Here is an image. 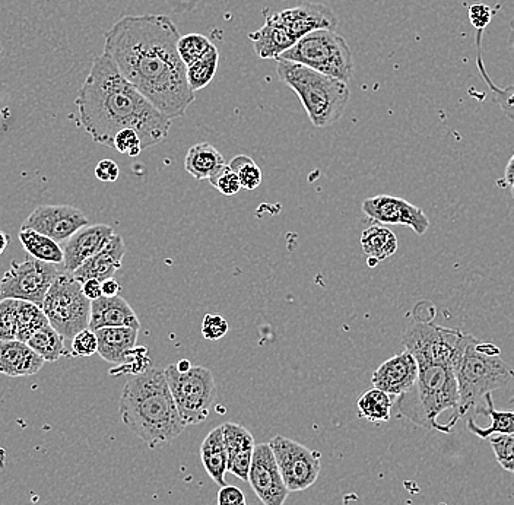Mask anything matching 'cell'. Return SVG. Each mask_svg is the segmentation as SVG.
<instances>
[{"label": "cell", "mask_w": 514, "mask_h": 505, "mask_svg": "<svg viewBox=\"0 0 514 505\" xmlns=\"http://www.w3.org/2000/svg\"><path fill=\"white\" fill-rule=\"evenodd\" d=\"M49 325L43 308L30 301L18 300L17 308V341L27 342L34 333Z\"/></svg>", "instance_id": "cell-33"}, {"label": "cell", "mask_w": 514, "mask_h": 505, "mask_svg": "<svg viewBox=\"0 0 514 505\" xmlns=\"http://www.w3.org/2000/svg\"><path fill=\"white\" fill-rule=\"evenodd\" d=\"M211 186H214L218 192L225 196L239 195L241 184L237 174L231 170L230 165L224 164L218 168L214 174L208 179Z\"/></svg>", "instance_id": "cell-39"}, {"label": "cell", "mask_w": 514, "mask_h": 505, "mask_svg": "<svg viewBox=\"0 0 514 505\" xmlns=\"http://www.w3.org/2000/svg\"><path fill=\"white\" fill-rule=\"evenodd\" d=\"M126 254L125 241L122 235L114 234L109 244L97 254L90 257L87 262L82 263L72 276L78 282H85L88 279H97L104 282L106 279L113 278L114 273L122 268L123 257Z\"/></svg>", "instance_id": "cell-20"}, {"label": "cell", "mask_w": 514, "mask_h": 505, "mask_svg": "<svg viewBox=\"0 0 514 505\" xmlns=\"http://www.w3.org/2000/svg\"><path fill=\"white\" fill-rule=\"evenodd\" d=\"M246 497L244 492L240 488L233 487V485H225L221 487L218 492V504L217 505H246Z\"/></svg>", "instance_id": "cell-45"}, {"label": "cell", "mask_w": 514, "mask_h": 505, "mask_svg": "<svg viewBox=\"0 0 514 505\" xmlns=\"http://www.w3.org/2000/svg\"><path fill=\"white\" fill-rule=\"evenodd\" d=\"M363 212L379 224L405 225L418 235H424L430 228V219L423 209L396 196L368 198L363 202Z\"/></svg>", "instance_id": "cell-15"}, {"label": "cell", "mask_w": 514, "mask_h": 505, "mask_svg": "<svg viewBox=\"0 0 514 505\" xmlns=\"http://www.w3.org/2000/svg\"><path fill=\"white\" fill-rule=\"evenodd\" d=\"M87 225V215L75 206L43 205L31 212L21 228L47 235L60 244Z\"/></svg>", "instance_id": "cell-14"}, {"label": "cell", "mask_w": 514, "mask_h": 505, "mask_svg": "<svg viewBox=\"0 0 514 505\" xmlns=\"http://www.w3.org/2000/svg\"><path fill=\"white\" fill-rule=\"evenodd\" d=\"M482 400H485V406L484 408H478L477 412L478 414L490 416L491 425L482 428L479 427L474 419H469L468 430L471 431L472 434L477 435V437L482 438V440H487V438L498 434H514V411H497V409L494 408V400L491 393L485 395ZM512 400L514 402V397Z\"/></svg>", "instance_id": "cell-27"}, {"label": "cell", "mask_w": 514, "mask_h": 505, "mask_svg": "<svg viewBox=\"0 0 514 505\" xmlns=\"http://www.w3.org/2000/svg\"><path fill=\"white\" fill-rule=\"evenodd\" d=\"M231 170L239 177L241 189L255 190L262 184L263 174L259 165L247 157V155H237L230 164Z\"/></svg>", "instance_id": "cell-36"}, {"label": "cell", "mask_w": 514, "mask_h": 505, "mask_svg": "<svg viewBox=\"0 0 514 505\" xmlns=\"http://www.w3.org/2000/svg\"><path fill=\"white\" fill-rule=\"evenodd\" d=\"M98 351L104 361L111 364H123L135 351L139 330L133 327H104L95 330Z\"/></svg>", "instance_id": "cell-23"}, {"label": "cell", "mask_w": 514, "mask_h": 505, "mask_svg": "<svg viewBox=\"0 0 514 505\" xmlns=\"http://www.w3.org/2000/svg\"><path fill=\"white\" fill-rule=\"evenodd\" d=\"M114 230L106 224H88L66 240L63 249V268L74 273L82 263L103 250L114 237Z\"/></svg>", "instance_id": "cell-17"}, {"label": "cell", "mask_w": 514, "mask_h": 505, "mask_svg": "<svg viewBox=\"0 0 514 505\" xmlns=\"http://www.w3.org/2000/svg\"><path fill=\"white\" fill-rule=\"evenodd\" d=\"M18 300H0V342L17 339Z\"/></svg>", "instance_id": "cell-38"}, {"label": "cell", "mask_w": 514, "mask_h": 505, "mask_svg": "<svg viewBox=\"0 0 514 505\" xmlns=\"http://www.w3.org/2000/svg\"><path fill=\"white\" fill-rule=\"evenodd\" d=\"M101 289H103V297H117L122 291L119 282L116 279L110 278L101 282Z\"/></svg>", "instance_id": "cell-49"}, {"label": "cell", "mask_w": 514, "mask_h": 505, "mask_svg": "<svg viewBox=\"0 0 514 505\" xmlns=\"http://www.w3.org/2000/svg\"><path fill=\"white\" fill-rule=\"evenodd\" d=\"M471 335L458 329L415 322L406 329L402 343L418 364L436 362L456 367Z\"/></svg>", "instance_id": "cell-10"}, {"label": "cell", "mask_w": 514, "mask_h": 505, "mask_svg": "<svg viewBox=\"0 0 514 505\" xmlns=\"http://www.w3.org/2000/svg\"><path fill=\"white\" fill-rule=\"evenodd\" d=\"M418 377V362L411 352L389 358L377 368L371 377V383L376 389L382 390L389 396L399 397L408 392Z\"/></svg>", "instance_id": "cell-18"}, {"label": "cell", "mask_w": 514, "mask_h": 505, "mask_svg": "<svg viewBox=\"0 0 514 505\" xmlns=\"http://www.w3.org/2000/svg\"><path fill=\"white\" fill-rule=\"evenodd\" d=\"M481 41H482V31H478L477 63H478L479 72H481V75H482V78H484L485 84H487L488 87H490V90L493 91L494 97H496L497 103L500 104L501 109L506 111L507 116L512 117V119H514V87L497 88L496 84H494V82L491 81L490 75H488L487 71H485L484 62H482ZM510 41H512L513 49H514V31H512V37H510Z\"/></svg>", "instance_id": "cell-35"}, {"label": "cell", "mask_w": 514, "mask_h": 505, "mask_svg": "<svg viewBox=\"0 0 514 505\" xmlns=\"http://www.w3.org/2000/svg\"><path fill=\"white\" fill-rule=\"evenodd\" d=\"M59 273L56 265L31 256L22 262L14 260L0 279V300L30 301L41 307Z\"/></svg>", "instance_id": "cell-11"}, {"label": "cell", "mask_w": 514, "mask_h": 505, "mask_svg": "<svg viewBox=\"0 0 514 505\" xmlns=\"http://www.w3.org/2000/svg\"><path fill=\"white\" fill-rule=\"evenodd\" d=\"M43 358L25 342H0V374L8 377H30L43 368Z\"/></svg>", "instance_id": "cell-22"}, {"label": "cell", "mask_w": 514, "mask_h": 505, "mask_svg": "<svg viewBox=\"0 0 514 505\" xmlns=\"http://www.w3.org/2000/svg\"><path fill=\"white\" fill-rule=\"evenodd\" d=\"M247 505V504H246Z\"/></svg>", "instance_id": "cell-56"}, {"label": "cell", "mask_w": 514, "mask_h": 505, "mask_svg": "<svg viewBox=\"0 0 514 505\" xmlns=\"http://www.w3.org/2000/svg\"><path fill=\"white\" fill-rule=\"evenodd\" d=\"M176 367L177 370L182 371V373H186V371H189L190 368H192V362L189 360H182L177 362Z\"/></svg>", "instance_id": "cell-52"}, {"label": "cell", "mask_w": 514, "mask_h": 505, "mask_svg": "<svg viewBox=\"0 0 514 505\" xmlns=\"http://www.w3.org/2000/svg\"><path fill=\"white\" fill-rule=\"evenodd\" d=\"M367 262L370 268H376V266L379 265V262H377L376 259H373V257H367Z\"/></svg>", "instance_id": "cell-53"}, {"label": "cell", "mask_w": 514, "mask_h": 505, "mask_svg": "<svg viewBox=\"0 0 514 505\" xmlns=\"http://www.w3.org/2000/svg\"><path fill=\"white\" fill-rule=\"evenodd\" d=\"M459 392L455 367L436 362L418 364V377L414 386L399 396V416L425 430H436L449 434L439 416L444 412H455L458 408Z\"/></svg>", "instance_id": "cell-5"}, {"label": "cell", "mask_w": 514, "mask_h": 505, "mask_svg": "<svg viewBox=\"0 0 514 505\" xmlns=\"http://www.w3.org/2000/svg\"><path fill=\"white\" fill-rule=\"evenodd\" d=\"M225 164L224 157L214 145L202 144L193 145L187 151L184 158V168L195 180H208L218 168Z\"/></svg>", "instance_id": "cell-26"}, {"label": "cell", "mask_w": 514, "mask_h": 505, "mask_svg": "<svg viewBox=\"0 0 514 505\" xmlns=\"http://www.w3.org/2000/svg\"><path fill=\"white\" fill-rule=\"evenodd\" d=\"M166 2L174 14H187L195 11L201 0H166Z\"/></svg>", "instance_id": "cell-47"}, {"label": "cell", "mask_w": 514, "mask_h": 505, "mask_svg": "<svg viewBox=\"0 0 514 505\" xmlns=\"http://www.w3.org/2000/svg\"><path fill=\"white\" fill-rule=\"evenodd\" d=\"M98 342L97 336L90 329H84L72 338L71 351L69 357L90 358L97 354Z\"/></svg>", "instance_id": "cell-41"}, {"label": "cell", "mask_w": 514, "mask_h": 505, "mask_svg": "<svg viewBox=\"0 0 514 505\" xmlns=\"http://www.w3.org/2000/svg\"><path fill=\"white\" fill-rule=\"evenodd\" d=\"M25 343L47 362L59 361L63 357L71 358L65 346V338L50 325L38 330Z\"/></svg>", "instance_id": "cell-30"}, {"label": "cell", "mask_w": 514, "mask_h": 505, "mask_svg": "<svg viewBox=\"0 0 514 505\" xmlns=\"http://www.w3.org/2000/svg\"><path fill=\"white\" fill-rule=\"evenodd\" d=\"M147 354V348H138V346H136L135 351L132 352L128 361L117 365L116 368L110 371L111 376H123V374L138 376V374L145 373V371L151 368V360H149Z\"/></svg>", "instance_id": "cell-40"}, {"label": "cell", "mask_w": 514, "mask_h": 505, "mask_svg": "<svg viewBox=\"0 0 514 505\" xmlns=\"http://www.w3.org/2000/svg\"><path fill=\"white\" fill-rule=\"evenodd\" d=\"M276 73L298 95L314 127L335 125L344 116L351 97L345 82L287 60H276Z\"/></svg>", "instance_id": "cell-6"}, {"label": "cell", "mask_w": 514, "mask_h": 505, "mask_svg": "<svg viewBox=\"0 0 514 505\" xmlns=\"http://www.w3.org/2000/svg\"><path fill=\"white\" fill-rule=\"evenodd\" d=\"M247 482L263 504L284 505L287 503L290 491L285 487L274 451L269 443L256 444Z\"/></svg>", "instance_id": "cell-13"}, {"label": "cell", "mask_w": 514, "mask_h": 505, "mask_svg": "<svg viewBox=\"0 0 514 505\" xmlns=\"http://www.w3.org/2000/svg\"><path fill=\"white\" fill-rule=\"evenodd\" d=\"M228 333V322L218 314H206L202 322V335L208 341H220Z\"/></svg>", "instance_id": "cell-43"}, {"label": "cell", "mask_w": 514, "mask_h": 505, "mask_svg": "<svg viewBox=\"0 0 514 505\" xmlns=\"http://www.w3.org/2000/svg\"><path fill=\"white\" fill-rule=\"evenodd\" d=\"M510 27H512V31H514V18L512 19V24H510Z\"/></svg>", "instance_id": "cell-54"}, {"label": "cell", "mask_w": 514, "mask_h": 505, "mask_svg": "<svg viewBox=\"0 0 514 505\" xmlns=\"http://www.w3.org/2000/svg\"><path fill=\"white\" fill-rule=\"evenodd\" d=\"M285 487L290 492L312 488L322 472L319 451L309 449L298 441L276 435L269 441Z\"/></svg>", "instance_id": "cell-12"}, {"label": "cell", "mask_w": 514, "mask_h": 505, "mask_svg": "<svg viewBox=\"0 0 514 505\" xmlns=\"http://www.w3.org/2000/svg\"><path fill=\"white\" fill-rule=\"evenodd\" d=\"M82 292L85 297L90 301L98 300L103 297V289H101V282L97 279H88V281L82 282Z\"/></svg>", "instance_id": "cell-48"}, {"label": "cell", "mask_w": 514, "mask_h": 505, "mask_svg": "<svg viewBox=\"0 0 514 505\" xmlns=\"http://www.w3.org/2000/svg\"><path fill=\"white\" fill-rule=\"evenodd\" d=\"M19 241H21L22 247L34 259L52 263V265H60V263L63 265L62 247L55 240L47 237V235L21 228V231H19Z\"/></svg>", "instance_id": "cell-29"}, {"label": "cell", "mask_w": 514, "mask_h": 505, "mask_svg": "<svg viewBox=\"0 0 514 505\" xmlns=\"http://www.w3.org/2000/svg\"><path fill=\"white\" fill-rule=\"evenodd\" d=\"M297 40L319 30H336L339 21L331 8L322 3H303L274 14Z\"/></svg>", "instance_id": "cell-16"}, {"label": "cell", "mask_w": 514, "mask_h": 505, "mask_svg": "<svg viewBox=\"0 0 514 505\" xmlns=\"http://www.w3.org/2000/svg\"><path fill=\"white\" fill-rule=\"evenodd\" d=\"M392 406V396L373 387L358 399V416L373 424H382L389 421L392 416Z\"/></svg>", "instance_id": "cell-31"}, {"label": "cell", "mask_w": 514, "mask_h": 505, "mask_svg": "<svg viewBox=\"0 0 514 505\" xmlns=\"http://www.w3.org/2000/svg\"><path fill=\"white\" fill-rule=\"evenodd\" d=\"M214 46L215 44L202 34H187V36L180 37L177 50H179L180 59L187 68V66L201 60Z\"/></svg>", "instance_id": "cell-34"}, {"label": "cell", "mask_w": 514, "mask_h": 505, "mask_svg": "<svg viewBox=\"0 0 514 505\" xmlns=\"http://www.w3.org/2000/svg\"><path fill=\"white\" fill-rule=\"evenodd\" d=\"M119 414L123 424L149 449L171 443L186 430L163 368H149L123 387Z\"/></svg>", "instance_id": "cell-3"}, {"label": "cell", "mask_w": 514, "mask_h": 505, "mask_svg": "<svg viewBox=\"0 0 514 505\" xmlns=\"http://www.w3.org/2000/svg\"><path fill=\"white\" fill-rule=\"evenodd\" d=\"M487 440L490 441L491 449L496 454L498 465L514 475V434H498Z\"/></svg>", "instance_id": "cell-37"}, {"label": "cell", "mask_w": 514, "mask_h": 505, "mask_svg": "<svg viewBox=\"0 0 514 505\" xmlns=\"http://www.w3.org/2000/svg\"><path fill=\"white\" fill-rule=\"evenodd\" d=\"M504 180L509 184L510 189L514 187V154L513 157L510 158L509 163H507L506 173H504Z\"/></svg>", "instance_id": "cell-50"}, {"label": "cell", "mask_w": 514, "mask_h": 505, "mask_svg": "<svg viewBox=\"0 0 514 505\" xmlns=\"http://www.w3.org/2000/svg\"><path fill=\"white\" fill-rule=\"evenodd\" d=\"M95 177L103 183H114L120 176L119 165L113 160H103L94 170Z\"/></svg>", "instance_id": "cell-46"}, {"label": "cell", "mask_w": 514, "mask_h": 505, "mask_svg": "<svg viewBox=\"0 0 514 505\" xmlns=\"http://www.w3.org/2000/svg\"><path fill=\"white\" fill-rule=\"evenodd\" d=\"M493 14L490 6L484 5V3H475L469 8V21L475 30L484 31L487 25H490Z\"/></svg>", "instance_id": "cell-44"}, {"label": "cell", "mask_w": 514, "mask_h": 505, "mask_svg": "<svg viewBox=\"0 0 514 505\" xmlns=\"http://www.w3.org/2000/svg\"><path fill=\"white\" fill-rule=\"evenodd\" d=\"M79 120L97 144L111 146L123 129H133L142 148L166 141L171 120L155 109L106 55L92 60L91 71L76 97Z\"/></svg>", "instance_id": "cell-2"}, {"label": "cell", "mask_w": 514, "mask_h": 505, "mask_svg": "<svg viewBox=\"0 0 514 505\" xmlns=\"http://www.w3.org/2000/svg\"><path fill=\"white\" fill-rule=\"evenodd\" d=\"M180 34L166 15H128L106 33L104 55L161 114L179 119L195 101L177 50Z\"/></svg>", "instance_id": "cell-1"}, {"label": "cell", "mask_w": 514, "mask_h": 505, "mask_svg": "<svg viewBox=\"0 0 514 505\" xmlns=\"http://www.w3.org/2000/svg\"><path fill=\"white\" fill-rule=\"evenodd\" d=\"M501 351L494 343L479 341L471 335L465 351L455 367L459 403L449 421L444 424L452 433L460 418L477 409L488 393L503 389L514 379V370L500 358Z\"/></svg>", "instance_id": "cell-4"}, {"label": "cell", "mask_w": 514, "mask_h": 505, "mask_svg": "<svg viewBox=\"0 0 514 505\" xmlns=\"http://www.w3.org/2000/svg\"><path fill=\"white\" fill-rule=\"evenodd\" d=\"M104 327H133L141 329V322L125 298L101 297L91 301L90 325L88 329L95 332Z\"/></svg>", "instance_id": "cell-21"}, {"label": "cell", "mask_w": 514, "mask_h": 505, "mask_svg": "<svg viewBox=\"0 0 514 505\" xmlns=\"http://www.w3.org/2000/svg\"><path fill=\"white\" fill-rule=\"evenodd\" d=\"M218 65H220V52L217 46H214L201 60L187 66L186 78L190 90L196 92L208 87L217 75Z\"/></svg>", "instance_id": "cell-32"}, {"label": "cell", "mask_w": 514, "mask_h": 505, "mask_svg": "<svg viewBox=\"0 0 514 505\" xmlns=\"http://www.w3.org/2000/svg\"><path fill=\"white\" fill-rule=\"evenodd\" d=\"M398 238L383 225H373L364 230L361 235V247L367 257H373L377 262L389 259L398 252Z\"/></svg>", "instance_id": "cell-28"}, {"label": "cell", "mask_w": 514, "mask_h": 505, "mask_svg": "<svg viewBox=\"0 0 514 505\" xmlns=\"http://www.w3.org/2000/svg\"><path fill=\"white\" fill-rule=\"evenodd\" d=\"M9 244V235L6 233H3V231H0V254H3L5 252L6 247H8Z\"/></svg>", "instance_id": "cell-51"}, {"label": "cell", "mask_w": 514, "mask_h": 505, "mask_svg": "<svg viewBox=\"0 0 514 505\" xmlns=\"http://www.w3.org/2000/svg\"><path fill=\"white\" fill-rule=\"evenodd\" d=\"M164 374L184 425L189 427L205 422L217 397V386L211 370L192 365L189 371L182 373L173 364L168 365Z\"/></svg>", "instance_id": "cell-8"}, {"label": "cell", "mask_w": 514, "mask_h": 505, "mask_svg": "<svg viewBox=\"0 0 514 505\" xmlns=\"http://www.w3.org/2000/svg\"><path fill=\"white\" fill-rule=\"evenodd\" d=\"M225 447H227V470L231 475L247 482L249 469L252 465L253 451H255V438L243 425L234 422L222 424Z\"/></svg>", "instance_id": "cell-19"}, {"label": "cell", "mask_w": 514, "mask_h": 505, "mask_svg": "<svg viewBox=\"0 0 514 505\" xmlns=\"http://www.w3.org/2000/svg\"><path fill=\"white\" fill-rule=\"evenodd\" d=\"M512 196H513V199H514V187H512Z\"/></svg>", "instance_id": "cell-55"}, {"label": "cell", "mask_w": 514, "mask_h": 505, "mask_svg": "<svg viewBox=\"0 0 514 505\" xmlns=\"http://www.w3.org/2000/svg\"><path fill=\"white\" fill-rule=\"evenodd\" d=\"M276 60L300 63L345 84L354 76L351 47L335 30H319L307 34Z\"/></svg>", "instance_id": "cell-7"}, {"label": "cell", "mask_w": 514, "mask_h": 505, "mask_svg": "<svg viewBox=\"0 0 514 505\" xmlns=\"http://www.w3.org/2000/svg\"><path fill=\"white\" fill-rule=\"evenodd\" d=\"M113 148L129 157H138L144 151L141 138L133 129L120 130L114 138Z\"/></svg>", "instance_id": "cell-42"}, {"label": "cell", "mask_w": 514, "mask_h": 505, "mask_svg": "<svg viewBox=\"0 0 514 505\" xmlns=\"http://www.w3.org/2000/svg\"><path fill=\"white\" fill-rule=\"evenodd\" d=\"M41 308L49 325L63 338L72 339L90 325L91 301L71 273H59Z\"/></svg>", "instance_id": "cell-9"}, {"label": "cell", "mask_w": 514, "mask_h": 505, "mask_svg": "<svg viewBox=\"0 0 514 505\" xmlns=\"http://www.w3.org/2000/svg\"><path fill=\"white\" fill-rule=\"evenodd\" d=\"M249 38L260 59H279L298 41L281 22L276 21L274 15L266 18L265 25L250 33Z\"/></svg>", "instance_id": "cell-24"}, {"label": "cell", "mask_w": 514, "mask_h": 505, "mask_svg": "<svg viewBox=\"0 0 514 505\" xmlns=\"http://www.w3.org/2000/svg\"><path fill=\"white\" fill-rule=\"evenodd\" d=\"M201 459L209 478L220 487H225L227 485L225 484V473L228 472V454L222 425L206 435L201 446Z\"/></svg>", "instance_id": "cell-25"}]
</instances>
